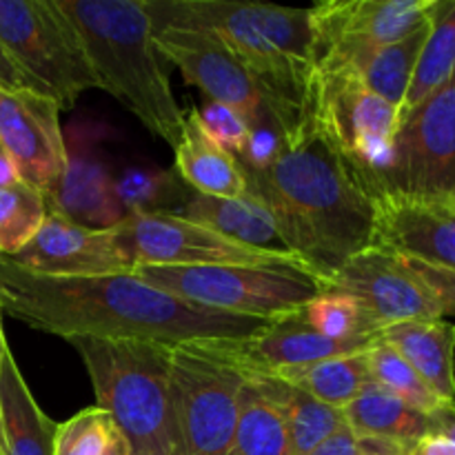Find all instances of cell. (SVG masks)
Here are the masks:
<instances>
[{
  "label": "cell",
  "instance_id": "836d02e7",
  "mask_svg": "<svg viewBox=\"0 0 455 455\" xmlns=\"http://www.w3.org/2000/svg\"><path fill=\"white\" fill-rule=\"evenodd\" d=\"M311 329L329 340H354V338H380V331L369 323L358 302L342 291H323L302 309Z\"/></svg>",
  "mask_w": 455,
  "mask_h": 455
},
{
  "label": "cell",
  "instance_id": "2e32d148",
  "mask_svg": "<svg viewBox=\"0 0 455 455\" xmlns=\"http://www.w3.org/2000/svg\"><path fill=\"white\" fill-rule=\"evenodd\" d=\"M376 342H380V338L329 340L309 327L300 309L274 318L253 336L240 340H213V347L247 376H278L287 369L367 351Z\"/></svg>",
  "mask_w": 455,
  "mask_h": 455
},
{
  "label": "cell",
  "instance_id": "4316f807",
  "mask_svg": "<svg viewBox=\"0 0 455 455\" xmlns=\"http://www.w3.org/2000/svg\"><path fill=\"white\" fill-rule=\"evenodd\" d=\"M271 378H280V380L300 387L329 407L345 409L371 382L369 349L336 355V358L320 360V363L305 364V367L287 369Z\"/></svg>",
  "mask_w": 455,
  "mask_h": 455
},
{
  "label": "cell",
  "instance_id": "ee69618b",
  "mask_svg": "<svg viewBox=\"0 0 455 455\" xmlns=\"http://www.w3.org/2000/svg\"><path fill=\"white\" fill-rule=\"evenodd\" d=\"M0 451L4 455V434H3V413H0Z\"/></svg>",
  "mask_w": 455,
  "mask_h": 455
},
{
  "label": "cell",
  "instance_id": "83f0119b",
  "mask_svg": "<svg viewBox=\"0 0 455 455\" xmlns=\"http://www.w3.org/2000/svg\"><path fill=\"white\" fill-rule=\"evenodd\" d=\"M455 67V0H434L429 16V36L413 71L411 87L404 96L400 120L416 109Z\"/></svg>",
  "mask_w": 455,
  "mask_h": 455
},
{
  "label": "cell",
  "instance_id": "e575fe53",
  "mask_svg": "<svg viewBox=\"0 0 455 455\" xmlns=\"http://www.w3.org/2000/svg\"><path fill=\"white\" fill-rule=\"evenodd\" d=\"M114 418L100 407H89L58 425L53 455H100L114 431Z\"/></svg>",
  "mask_w": 455,
  "mask_h": 455
},
{
  "label": "cell",
  "instance_id": "277c9868",
  "mask_svg": "<svg viewBox=\"0 0 455 455\" xmlns=\"http://www.w3.org/2000/svg\"><path fill=\"white\" fill-rule=\"evenodd\" d=\"M132 455H180L172 413L173 347L158 340L69 338Z\"/></svg>",
  "mask_w": 455,
  "mask_h": 455
},
{
  "label": "cell",
  "instance_id": "3957f363",
  "mask_svg": "<svg viewBox=\"0 0 455 455\" xmlns=\"http://www.w3.org/2000/svg\"><path fill=\"white\" fill-rule=\"evenodd\" d=\"M78 31L98 84L176 149L185 132L145 0H58Z\"/></svg>",
  "mask_w": 455,
  "mask_h": 455
},
{
  "label": "cell",
  "instance_id": "f6af8a7d",
  "mask_svg": "<svg viewBox=\"0 0 455 455\" xmlns=\"http://www.w3.org/2000/svg\"><path fill=\"white\" fill-rule=\"evenodd\" d=\"M0 455H3V451H0Z\"/></svg>",
  "mask_w": 455,
  "mask_h": 455
},
{
  "label": "cell",
  "instance_id": "5b68a950",
  "mask_svg": "<svg viewBox=\"0 0 455 455\" xmlns=\"http://www.w3.org/2000/svg\"><path fill=\"white\" fill-rule=\"evenodd\" d=\"M154 27H196L216 34L249 71L269 114L293 140L309 120L315 67L275 47L256 25L247 3L231 0H145Z\"/></svg>",
  "mask_w": 455,
  "mask_h": 455
},
{
  "label": "cell",
  "instance_id": "7a4b0ae2",
  "mask_svg": "<svg viewBox=\"0 0 455 455\" xmlns=\"http://www.w3.org/2000/svg\"><path fill=\"white\" fill-rule=\"evenodd\" d=\"M244 178L269 209L283 247L327 287L355 253L376 244V189L314 118L269 167Z\"/></svg>",
  "mask_w": 455,
  "mask_h": 455
},
{
  "label": "cell",
  "instance_id": "9c48e42d",
  "mask_svg": "<svg viewBox=\"0 0 455 455\" xmlns=\"http://www.w3.org/2000/svg\"><path fill=\"white\" fill-rule=\"evenodd\" d=\"M378 194L455 198V67L400 120Z\"/></svg>",
  "mask_w": 455,
  "mask_h": 455
},
{
  "label": "cell",
  "instance_id": "ba28073f",
  "mask_svg": "<svg viewBox=\"0 0 455 455\" xmlns=\"http://www.w3.org/2000/svg\"><path fill=\"white\" fill-rule=\"evenodd\" d=\"M0 43L60 109H71L80 93L100 89L58 0H0Z\"/></svg>",
  "mask_w": 455,
  "mask_h": 455
},
{
  "label": "cell",
  "instance_id": "9a60e30c",
  "mask_svg": "<svg viewBox=\"0 0 455 455\" xmlns=\"http://www.w3.org/2000/svg\"><path fill=\"white\" fill-rule=\"evenodd\" d=\"M0 149L18 180L47 196L67 169L60 105L31 89H0Z\"/></svg>",
  "mask_w": 455,
  "mask_h": 455
},
{
  "label": "cell",
  "instance_id": "f1b7e54d",
  "mask_svg": "<svg viewBox=\"0 0 455 455\" xmlns=\"http://www.w3.org/2000/svg\"><path fill=\"white\" fill-rule=\"evenodd\" d=\"M44 194L22 180L0 187V256L12 258L31 243L47 218Z\"/></svg>",
  "mask_w": 455,
  "mask_h": 455
},
{
  "label": "cell",
  "instance_id": "d590c367",
  "mask_svg": "<svg viewBox=\"0 0 455 455\" xmlns=\"http://www.w3.org/2000/svg\"><path fill=\"white\" fill-rule=\"evenodd\" d=\"M189 114L209 140L216 142L220 149L229 151L238 160V156L247 147L249 133H251V124L247 123L243 114L212 100L204 102L203 107H194Z\"/></svg>",
  "mask_w": 455,
  "mask_h": 455
},
{
  "label": "cell",
  "instance_id": "8d00e7d4",
  "mask_svg": "<svg viewBox=\"0 0 455 455\" xmlns=\"http://www.w3.org/2000/svg\"><path fill=\"white\" fill-rule=\"evenodd\" d=\"M407 444L403 443L360 435L349 427H342L338 434H333L307 455H407Z\"/></svg>",
  "mask_w": 455,
  "mask_h": 455
},
{
  "label": "cell",
  "instance_id": "7c38bea8",
  "mask_svg": "<svg viewBox=\"0 0 455 455\" xmlns=\"http://www.w3.org/2000/svg\"><path fill=\"white\" fill-rule=\"evenodd\" d=\"M434 0H327L314 4L318 67L342 65L429 22Z\"/></svg>",
  "mask_w": 455,
  "mask_h": 455
},
{
  "label": "cell",
  "instance_id": "6da1fadb",
  "mask_svg": "<svg viewBox=\"0 0 455 455\" xmlns=\"http://www.w3.org/2000/svg\"><path fill=\"white\" fill-rule=\"evenodd\" d=\"M0 311L36 331L98 340H240L271 320L189 305L133 274L43 275L0 256Z\"/></svg>",
  "mask_w": 455,
  "mask_h": 455
},
{
  "label": "cell",
  "instance_id": "ffe728a7",
  "mask_svg": "<svg viewBox=\"0 0 455 455\" xmlns=\"http://www.w3.org/2000/svg\"><path fill=\"white\" fill-rule=\"evenodd\" d=\"M249 387L278 413L291 455H307L342 429V409L320 403L300 387L271 376H249Z\"/></svg>",
  "mask_w": 455,
  "mask_h": 455
},
{
  "label": "cell",
  "instance_id": "60d3db41",
  "mask_svg": "<svg viewBox=\"0 0 455 455\" xmlns=\"http://www.w3.org/2000/svg\"><path fill=\"white\" fill-rule=\"evenodd\" d=\"M434 434L444 435V438L455 443V403L444 407L443 411L434 416Z\"/></svg>",
  "mask_w": 455,
  "mask_h": 455
},
{
  "label": "cell",
  "instance_id": "4dcf8cb0",
  "mask_svg": "<svg viewBox=\"0 0 455 455\" xmlns=\"http://www.w3.org/2000/svg\"><path fill=\"white\" fill-rule=\"evenodd\" d=\"M369 367H371V380L376 385H380L389 394L398 395L400 400H404L427 416L434 418L444 407L453 404L438 398L434 389L418 376L416 369L385 342H376L369 349Z\"/></svg>",
  "mask_w": 455,
  "mask_h": 455
},
{
  "label": "cell",
  "instance_id": "52a82bcc",
  "mask_svg": "<svg viewBox=\"0 0 455 455\" xmlns=\"http://www.w3.org/2000/svg\"><path fill=\"white\" fill-rule=\"evenodd\" d=\"M247 385V373L213 340L173 347L172 413L180 455H227Z\"/></svg>",
  "mask_w": 455,
  "mask_h": 455
},
{
  "label": "cell",
  "instance_id": "5bb4252c",
  "mask_svg": "<svg viewBox=\"0 0 455 455\" xmlns=\"http://www.w3.org/2000/svg\"><path fill=\"white\" fill-rule=\"evenodd\" d=\"M154 43L163 60L176 65L182 78L203 89L212 102L235 109L251 127L274 120L256 80L216 34L196 27H156Z\"/></svg>",
  "mask_w": 455,
  "mask_h": 455
},
{
  "label": "cell",
  "instance_id": "7bdbcfd3",
  "mask_svg": "<svg viewBox=\"0 0 455 455\" xmlns=\"http://www.w3.org/2000/svg\"><path fill=\"white\" fill-rule=\"evenodd\" d=\"M7 351H9V347H7V340H4L3 323H0V364H3V358H4V354H7Z\"/></svg>",
  "mask_w": 455,
  "mask_h": 455
},
{
  "label": "cell",
  "instance_id": "d6a6232c",
  "mask_svg": "<svg viewBox=\"0 0 455 455\" xmlns=\"http://www.w3.org/2000/svg\"><path fill=\"white\" fill-rule=\"evenodd\" d=\"M114 185L124 213H172L189 191L178 173L149 169H129Z\"/></svg>",
  "mask_w": 455,
  "mask_h": 455
},
{
  "label": "cell",
  "instance_id": "b9f144b4",
  "mask_svg": "<svg viewBox=\"0 0 455 455\" xmlns=\"http://www.w3.org/2000/svg\"><path fill=\"white\" fill-rule=\"evenodd\" d=\"M100 455H132V447H129L124 435L118 431V427H114V431H111L109 440H107L105 449H102Z\"/></svg>",
  "mask_w": 455,
  "mask_h": 455
},
{
  "label": "cell",
  "instance_id": "cb8c5ba5",
  "mask_svg": "<svg viewBox=\"0 0 455 455\" xmlns=\"http://www.w3.org/2000/svg\"><path fill=\"white\" fill-rule=\"evenodd\" d=\"M173 151H176V173L196 194L216 196V198L247 196V178L235 156L209 140L191 114H185V132Z\"/></svg>",
  "mask_w": 455,
  "mask_h": 455
},
{
  "label": "cell",
  "instance_id": "484cf974",
  "mask_svg": "<svg viewBox=\"0 0 455 455\" xmlns=\"http://www.w3.org/2000/svg\"><path fill=\"white\" fill-rule=\"evenodd\" d=\"M345 425L360 435L394 440L411 447L416 440L434 434V418L389 394L376 382H369L363 394L345 409Z\"/></svg>",
  "mask_w": 455,
  "mask_h": 455
},
{
  "label": "cell",
  "instance_id": "8992f818",
  "mask_svg": "<svg viewBox=\"0 0 455 455\" xmlns=\"http://www.w3.org/2000/svg\"><path fill=\"white\" fill-rule=\"evenodd\" d=\"M189 305L244 318L274 320L300 311L327 291V283L300 262L291 265H145L132 271Z\"/></svg>",
  "mask_w": 455,
  "mask_h": 455
},
{
  "label": "cell",
  "instance_id": "30bf717a",
  "mask_svg": "<svg viewBox=\"0 0 455 455\" xmlns=\"http://www.w3.org/2000/svg\"><path fill=\"white\" fill-rule=\"evenodd\" d=\"M309 118L376 189L378 178L389 167L400 127L398 107L364 89L349 71L315 67Z\"/></svg>",
  "mask_w": 455,
  "mask_h": 455
},
{
  "label": "cell",
  "instance_id": "4fadbf2b",
  "mask_svg": "<svg viewBox=\"0 0 455 455\" xmlns=\"http://www.w3.org/2000/svg\"><path fill=\"white\" fill-rule=\"evenodd\" d=\"M329 289L354 298L380 333L409 320L444 318L431 289L404 265L403 258L382 247L355 253L329 280Z\"/></svg>",
  "mask_w": 455,
  "mask_h": 455
},
{
  "label": "cell",
  "instance_id": "d6986e66",
  "mask_svg": "<svg viewBox=\"0 0 455 455\" xmlns=\"http://www.w3.org/2000/svg\"><path fill=\"white\" fill-rule=\"evenodd\" d=\"M44 200L49 212L92 229H109L127 216L105 163L84 151L67 149L65 173Z\"/></svg>",
  "mask_w": 455,
  "mask_h": 455
},
{
  "label": "cell",
  "instance_id": "603a6c76",
  "mask_svg": "<svg viewBox=\"0 0 455 455\" xmlns=\"http://www.w3.org/2000/svg\"><path fill=\"white\" fill-rule=\"evenodd\" d=\"M0 413L4 455H53L58 425L38 407L12 351L0 364Z\"/></svg>",
  "mask_w": 455,
  "mask_h": 455
},
{
  "label": "cell",
  "instance_id": "74e56055",
  "mask_svg": "<svg viewBox=\"0 0 455 455\" xmlns=\"http://www.w3.org/2000/svg\"><path fill=\"white\" fill-rule=\"evenodd\" d=\"M398 256V253H395ZM403 258V256H400ZM404 265L431 289L435 298H438L440 307H443L444 315H455V271L443 269V267L425 265V262L411 260V258H403Z\"/></svg>",
  "mask_w": 455,
  "mask_h": 455
},
{
  "label": "cell",
  "instance_id": "e0dca14e",
  "mask_svg": "<svg viewBox=\"0 0 455 455\" xmlns=\"http://www.w3.org/2000/svg\"><path fill=\"white\" fill-rule=\"evenodd\" d=\"M373 247L455 271V198L378 194Z\"/></svg>",
  "mask_w": 455,
  "mask_h": 455
},
{
  "label": "cell",
  "instance_id": "8fae6325",
  "mask_svg": "<svg viewBox=\"0 0 455 455\" xmlns=\"http://www.w3.org/2000/svg\"><path fill=\"white\" fill-rule=\"evenodd\" d=\"M132 271L145 265H291L300 262L287 251L235 243L216 231L172 213H127L111 227ZM302 265V262H300Z\"/></svg>",
  "mask_w": 455,
  "mask_h": 455
},
{
  "label": "cell",
  "instance_id": "44dd1931",
  "mask_svg": "<svg viewBox=\"0 0 455 455\" xmlns=\"http://www.w3.org/2000/svg\"><path fill=\"white\" fill-rule=\"evenodd\" d=\"M380 342L398 351L444 403H455V324L409 320L387 327Z\"/></svg>",
  "mask_w": 455,
  "mask_h": 455
},
{
  "label": "cell",
  "instance_id": "ac0fdd59",
  "mask_svg": "<svg viewBox=\"0 0 455 455\" xmlns=\"http://www.w3.org/2000/svg\"><path fill=\"white\" fill-rule=\"evenodd\" d=\"M7 260L43 275L132 274L111 227L92 229L53 212L47 213L31 243Z\"/></svg>",
  "mask_w": 455,
  "mask_h": 455
},
{
  "label": "cell",
  "instance_id": "ab89813d",
  "mask_svg": "<svg viewBox=\"0 0 455 455\" xmlns=\"http://www.w3.org/2000/svg\"><path fill=\"white\" fill-rule=\"evenodd\" d=\"M407 455H455V443L440 434H429L416 440L407 449Z\"/></svg>",
  "mask_w": 455,
  "mask_h": 455
},
{
  "label": "cell",
  "instance_id": "7402d4cb",
  "mask_svg": "<svg viewBox=\"0 0 455 455\" xmlns=\"http://www.w3.org/2000/svg\"><path fill=\"white\" fill-rule=\"evenodd\" d=\"M172 216L207 227L235 243L287 251L280 243L269 209L260 200L253 198L249 191L243 198H216V196L196 194L194 189H189L185 200L173 209Z\"/></svg>",
  "mask_w": 455,
  "mask_h": 455
},
{
  "label": "cell",
  "instance_id": "1f68e13d",
  "mask_svg": "<svg viewBox=\"0 0 455 455\" xmlns=\"http://www.w3.org/2000/svg\"><path fill=\"white\" fill-rule=\"evenodd\" d=\"M249 13L267 38L283 49L287 56L296 58L309 67H318L315 58V34L311 22V9L278 7V4L247 3Z\"/></svg>",
  "mask_w": 455,
  "mask_h": 455
},
{
  "label": "cell",
  "instance_id": "d4e9b609",
  "mask_svg": "<svg viewBox=\"0 0 455 455\" xmlns=\"http://www.w3.org/2000/svg\"><path fill=\"white\" fill-rule=\"evenodd\" d=\"M429 36V22L413 34L395 40V43L382 44V47L369 49L342 65L318 67V69H345L360 80L364 89L380 96L382 100L391 102L403 109L404 96L411 87L413 71L420 60L422 47Z\"/></svg>",
  "mask_w": 455,
  "mask_h": 455
},
{
  "label": "cell",
  "instance_id": "f35d334b",
  "mask_svg": "<svg viewBox=\"0 0 455 455\" xmlns=\"http://www.w3.org/2000/svg\"><path fill=\"white\" fill-rule=\"evenodd\" d=\"M0 89H31V92L44 93L40 89V84L36 80H31L20 67L16 65V60L12 58V53L4 49V44L0 43ZM47 96V93H44Z\"/></svg>",
  "mask_w": 455,
  "mask_h": 455
},
{
  "label": "cell",
  "instance_id": "f546056e",
  "mask_svg": "<svg viewBox=\"0 0 455 455\" xmlns=\"http://www.w3.org/2000/svg\"><path fill=\"white\" fill-rule=\"evenodd\" d=\"M227 455H291L283 420L249 385Z\"/></svg>",
  "mask_w": 455,
  "mask_h": 455
}]
</instances>
